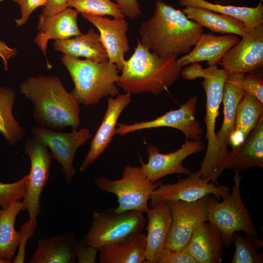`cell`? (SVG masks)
Segmentation results:
<instances>
[{
	"label": "cell",
	"instance_id": "1",
	"mask_svg": "<svg viewBox=\"0 0 263 263\" xmlns=\"http://www.w3.org/2000/svg\"><path fill=\"white\" fill-rule=\"evenodd\" d=\"M203 27L179 9L156 1L152 17L141 23L140 42L163 57L188 54L203 33Z\"/></svg>",
	"mask_w": 263,
	"mask_h": 263
},
{
	"label": "cell",
	"instance_id": "2",
	"mask_svg": "<svg viewBox=\"0 0 263 263\" xmlns=\"http://www.w3.org/2000/svg\"><path fill=\"white\" fill-rule=\"evenodd\" d=\"M19 89L33 104V117L39 126L59 132L68 126L73 131L77 130L80 123V104L67 91L58 76H30Z\"/></svg>",
	"mask_w": 263,
	"mask_h": 263
},
{
	"label": "cell",
	"instance_id": "3",
	"mask_svg": "<svg viewBox=\"0 0 263 263\" xmlns=\"http://www.w3.org/2000/svg\"><path fill=\"white\" fill-rule=\"evenodd\" d=\"M175 56H159L151 52L139 39L131 56L125 60L117 85L125 93H150L159 95L181 75L182 68Z\"/></svg>",
	"mask_w": 263,
	"mask_h": 263
},
{
	"label": "cell",
	"instance_id": "4",
	"mask_svg": "<svg viewBox=\"0 0 263 263\" xmlns=\"http://www.w3.org/2000/svg\"><path fill=\"white\" fill-rule=\"evenodd\" d=\"M60 59L74 83L71 93L80 104H97L104 97L119 94V71L116 64L108 60L97 62L64 55Z\"/></svg>",
	"mask_w": 263,
	"mask_h": 263
},
{
	"label": "cell",
	"instance_id": "5",
	"mask_svg": "<svg viewBox=\"0 0 263 263\" xmlns=\"http://www.w3.org/2000/svg\"><path fill=\"white\" fill-rule=\"evenodd\" d=\"M242 177L235 171L231 192L220 202L214 196H209L207 202V222L220 231L224 244L229 247L234 233L243 231L257 247L263 246L259 234L248 209L244 205L240 191Z\"/></svg>",
	"mask_w": 263,
	"mask_h": 263
},
{
	"label": "cell",
	"instance_id": "6",
	"mask_svg": "<svg viewBox=\"0 0 263 263\" xmlns=\"http://www.w3.org/2000/svg\"><path fill=\"white\" fill-rule=\"evenodd\" d=\"M217 65L205 68L204 80L202 86L207 97L206 138L207 141V151L199 171L201 178L216 183L221 175L217 160V143L215 137V125L219 115V109L222 102L224 84L229 75L225 69H219Z\"/></svg>",
	"mask_w": 263,
	"mask_h": 263
},
{
	"label": "cell",
	"instance_id": "7",
	"mask_svg": "<svg viewBox=\"0 0 263 263\" xmlns=\"http://www.w3.org/2000/svg\"><path fill=\"white\" fill-rule=\"evenodd\" d=\"M94 184L101 191L115 194L118 212L135 210L146 213L149 209L148 201L154 190L162 181L151 182L143 173L141 167L125 166L121 178L111 180L102 176L94 180Z\"/></svg>",
	"mask_w": 263,
	"mask_h": 263
},
{
	"label": "cell",
	"instance_id": "8",
	"mask_svg": "<svg viewBox=\"0 0 263 263\" xmlns=\"http://www.w3.org/2000/svg\"><path fill=\"white\" fill-rule=\"evenodd\" d=\"M143 213L135 210L118 212L115 208L95 211L89 230L82 239L87 244L99 249L142 233L146 223Z\"/></svg>",
	"mask_w": 263,
	"mask_h": 263
},
{
	"label": "cell",
	"instance_id": "9",
	"mask_svg": "<svg viewBox=\"0 0 263 263\" xmlns=\"http://www.w3.org/2000/svg\"><path fill=\"white\" fill-rule=\"evenodd\" d=\"M24 152L30 159L31 168L22 210L28 212L29 220L36 221L41 211L40 197L49 177L52 157L47 147L34 135L25 141Z\"/></svg>",
	"mask_w": 263,
	"mask_h": 263
},
{
	"label": "cell",
	"instance_id": "10",
	"mask_svg": "<svg viewBox=\"0 0 263 263\" xmlns=\"http://www.w3.org/2000/svg\"><path fill=\"white\" fill-rule=\"evenodd\" d=\"M209 196L192 202H167L171 212L172 221L166 248L178 250L186 247L193 233L207 222Z\"/></svg>",
	"mask_w": 263,
	"mask_h": 263
},
{
	"label": "cell",
	"instance_id": "11",
	"mask_svg": "<svg viewBox=\"0 0 263 263\" xmlns=\"http://www.w3.org/2000/svg\"><path fill=\"white\" fill-rule=\"evenodd\" d=\"M31 132L50 149L52 159L61 165L66 181L70 183L76 172L73 165L75 156L77 149L92 138L90 130L84 128L63 132L38 125L32 127Z\"/></svg>",
	"mask_w": 263,
	"mask_h": 263
},
{
	"label": "cell",
	"instance_id": "12",
	"mask_svg": "<svg viewBox=\"0 0 263 263\" xmlns=\"http://www.w3.org/2000/svg\"><path fill=\"white\" fill-rule=\"evenodd\" d=\"M229 192L228 186H217L214 183L202 178L198 170L191 172L185 178L180 179L176 183L160 184L150 196V207L170 201L192 202L210 195L217 199H223Z\"/></svg>",
	"mask_w": 263,
	"mask_h": 263
},
{
	"label": "cell",
	"instance_id": "13",
	"mask_svg": "<svg viewBox=\"0 0 263 263\" xmlns=\"http://www.w3.org/2000/svg\"><path fill=\"white\" fill-rule=\"evenodd\" d=\"M197 95L188 99L180 108L167 112L156 118L132 124L118 123L114 130V134L123 136L138 130L158 128L170 127L181 131L186 139L199 141L202 138L203 130L199 122L195 118Z\"/></svg>",
	"mask_w": 263,
	"mask_h": 263
},
{
	"label": "cell",
	"instance_id": "14",
	"mask_svg": "<svg viewBox=\"0 0 263 263\" xmlns=\"http://www.w3.org/2000/svg\"><path fill=\"white\" fill-rule=\"evenodd\" d=\"M206 146L201 140L192 141L186 139L178 150L169 153H162L153 145L146 149L148 161L145 163L140 158L141 169L146 178L151 182H156L161 178L170 174L180 173L186 175L192 172L182 164L189 156L203 151Z\"/></svg>",
	"mask_w": 263,
	"mask_h": 263
},
{
	"label": "cell",
	"instance_id": "15",
	"mask_svg": "<svg viewBox=\"0 0 263 263\" xmlns=\"http://www.w3.org/2000/svg\"><path fill=\"white\" fill-rule=\"evenodd\" d=\"M219 64L229 72L256 73L263 68V24L248 30L241 40L224 56Z\"/></svg>",
	"mask_w": 263,
	"mask_h": 263
},
{
	"label": "cell",
	"instance_id": "16",
	"mask_svg": "<svg viewBox=\"0 0 263 263\" xmlns=\"http://www.w3.org/2000/svg\"><path fill=\"white\" fill-rule=\"evenodd\" d=\"M244 75L229 72L224 86L222 97L224 120L220 130L215 133L217 160L220 174L223 172L222 166L229 152L227 146L234 130L237 108L244 93L242 85Z\"/></svg>",
	"mask_w": 263,
	"mask_h": 263
},
{
	"label": "cell",
	"instance_id": "17",
	"mask_svg": "<svg viewBox=\"0 0 263 263\" xmlns=\"http://www.w3.org/2000/svg\"><path fill=\"white\" fill-rule=\"evenodd\" d=\"M131 102V94L117 95L107 99V108L102 121L94 136L89 151L85 156L79 167L81 172H85L105 150L111 143L114 134L118 119L125 108Z\"/></svg>",
	"mask_w": 263,
	"mask_h": 263
},
{
	"label": "cell",
	"instance_id": "18",
	"mask_svg": "<svg viewBox=\"0 0 263 263\" xmlns=\"http://www.w3.org/2000/svg\"><path fill=\"white\" fill-rule=\"evenodd\" d=\"M81 15L98 29L108 60L116 64L120 71L125 60V55L130 50L127 36L129 25L127 21L124 18L110 19L86 14Z\"/></svg>",
	"mask_w": 263,
	"mask_h": 263
},
{
	"label": "cell",
	"instance_id": "19",
	"mask_svg": "<svg viewBox=\"0 0 263 263\" xmlns=\"http://www.w3.org/2000/svg\"><path fill=\"white\" fill-rule=\"evenodd\" d=\"M78 12L68 7L61 12L48 16L41 14L38 17V33L34 41L46 59L47 66L51 67L47 56V46L50 39H66L81 35L78 24Z\"/></svg>",
	"mask_w": 263,
	"mask_h": 263
},
{
	"label": "cell",
	"instance_id": "20",
	"mask_svg": "<svg viewBox=\"0 0 263 263\" xmlns=\"http://www.w3.org/2000/svg\"><path fill=\"white\" fill-rule=\"evenodd\" d=\"M147 216L146 263H157L165 248L170 230L172 216L166 202L150 207Z\"/></svg>",
	"mask_w": 263,
	"mask_h": 263
},
{
	"label": "cell",
	"instance_id": "21",
	"mask_svg": "<svg viewBox=\"0 0 263 263\" xmlns=\"http://www.w3.org/2000/svg\"><path fill=\"white\" fill-rule=\"evenodd\" d=\"M254 166L263 168V116L244 141L229 150L222 170L234 169L239 172Z\"/></svg>",
	"mask_w": 263,
	"mask_h": 263
},
{
	"label": "cell",
	"instance_id": "22",
	"mask_svg": "<svg viewBox=\"0 0 263 263\" xmlns=\"http://www.w3.org/2000/svg\"><path fill=\"white\" fill-rule=\"evenodd\" d=\"M239 40L238 36L234 34L216 36L203 33L193 50L177 59L176 64L182 68L191 63L206 61L209 66L218 65L225 55Z\"/></svg>",
	"mask_w": 263,
	"mask_h": 263
},
{
	"label": "cell",
	"instance_id": "23",
	"mask_svg": "<svg viewBox=\"0 0 263 263\" xmlns=\"http://www.w3.org/2000/svg\"><path fill=\"white\" fill-rule=\"evenodd\" d=\"M224 244L218 229L206 222L193 233L186 248L197 263H220Z\"/></svg>",
	"mask_w": 263,
	"mask_h": 263
},
{
	"label": "cell",
	"instance_id": "24",
	"mask_svg": "<svg viewBox=\"0 0 263 263\" xmlns=\"http://www.w3.org/2000/svg\"><path fill=\"white\" fill-rule=\"evenodd\" d=\"M77 240L72 232L55 235L39 241L30 263H73L75 261Z\"/></svg>",
	"mask_w": 263,
	"mask_h": 263
},
{
	"label": "cell",
	"instance_id": "25",
	"mask_svg": "<svg viewBox=\"0 0 263 263\" xmlns=\"http://www.w3.org/2000/svg\"><path fill=\"white\" fill-rule=\"evenodd\" d=\"M53 46L56 51L74 58L84 57L97 62L108 60L100 35L92 28L84 34L82 33L66 39L55 40Z\"/></svg>",
	"mask_w": 263,
	"mask_h": 263
},
{
	"label": "cell",
	"instance_id": "26",
	"mask_svg": "<svg viewBox=\"0 0 263 263\" xmlns=\"http://www.w3.org/2000/svg\"><path fill=\"white\" fill-rule=\"evenodd\" d=\"M146 234L138 233L98 249L100 263H145Z\"/></svg>",
	"mask_w": 263,
	"mask_h": 263
},
{
	"label": "cell",
	"instance_id": "27",
	"mask_svg": "<svg viewBox=\"0 0 263 263\" xmlns=\"http://www.w3.org/2000/svg\"><path fill=\"white\" fill-rule=\"evenodd\" d=\"M263 116V103L244 92L236 112L235 127L229 145L235 148L241 145Z\"/></svg>",
	"mask_w": 263,
	"mask_h": 263
},
{
	"label": "cell",
	"instance_id": "28",
	"mask_svg": "<svg viewBox=\"0 0 263 263\" xmlns=\"http://www.w3.org/2000/svg\"><path fill=\"white\" fill-rule=\"evenodd\" d=\"M182 11L188 19L213 32L234 34L243 37L248 31L239 19L207 9L188 6L183 9Z\"/></svg>",
	"mask_w": 263,
	"mask_h": 263
},
{
	"label": "cell",
	"instance_id": "29",
	"mask_svg": "<svg viewBox=\"0 0 263 263\" xmlns=\"http://www.w3.org/2000/svg\"><path fill=\"white\" fill-rule=\"evenodd\" d=\"M262 1L260 0L256 7H247L214 3L206 0H179V4L183 6L203 8L235 18L243 22L247 30L263 24Z\"/></svg>",
	"mask_w": 263,
	"mask_h": 263
},
{
	"label": "cell",
	"instance_id": "30",
	"mask_svg": "<svg viewBox=\"0 0 263 263\" xmlns=\"http://www.w3.org/2000/svg\"><path fill=\"white\" fill-rule=\"evenodd\" d=\"M22 208V202L19 200L0 209V259L9 263L12 262L20 242V233L15 224Z\"/></svg>",
	"mask_w": 263,
	"mask_h": 263
},
{
	"label": "cell",
	"instance_id": "31",
	"mask_svg": "<svg viewBox=\"0 0 263 263\" xmlns=\"http://www.w3.org/2000/svg\"><path fill=\"white\" fill-rule=\"evenodd\" d=\"M16 98L15 90L9 87H0V132L11 145L22 140L26 134L25 129L13 114Z\"/></svg>",
	"mask_w": 263,
	"mask_h": 263
},
{
	"label": "cell",
	"instance_id": "32",
	"mask_svg": "<svg viewBox=\"0 0 263 263\" xmlns=\"http://www.w3.org/2000/svg\"><path fill=\"white\" fill-rule=\"evenodd\" d=\"M67 4L68 7L74 8L81 14L125 18L118 4L111 0H68Z\"/></svg>",
	"mask_w": 263,
	"mask_h": 263
},
{
	"label": "cell",
	"instance_id": "33",
	"mask_svg": "<svg viewBox=\"0 0 263 263\" xmlns=\"http://www.w3.org/2000/svg\"><path fill=\"white\" fill-rule=\"evenodd\" d=\"M232 242L235 245V251L231 261L232 263H262L263 253H258L255 249L257 247L246 236L243 237L237 232L233 234Z\"/></svg>",
	"mask_w": 263,
	"mask_h": 263
},
{
	"label": "cell",
	"instance_id": "34",
	"mask_svg": "<svg viewBox=\"0 0 263 263\" xmlns=\"http://www.w3.org/2000/svg\"><path fill=\"white\" fill-rule=\"evenodd\" d=\"M28 175L19 180L11 183L0 182V206L5 208L12 203L23 198L26 191Z\"/></svg>",
	"mask_w": 263,
	"mask_h": 263
},
{
	"label": "cell",
	"instance_id": "35",
	"mask_svg": "<svg viewBox=\"0 0 263 263\" xmlns=\"http://www.w3.org/2000/svg\"><path fill=\"white\" fill-rule=\"evenodd\" d=\"M243 90L263 103V79L262 71L256 73L245 74L243 78Z\"/></svg>",
	"mask_w": 263,
	"mask_h": 263
},
{
	"label": "cell",
	"instance_id": "36",
	"mask_svg": "<svg viewBox=\"0 0 263 263\" xmlns=\"http://www.w3.org/2000/svg\"><path fill=\"white\" fill-rule=\"evenodd\" d=\"M37 226V221L28 220L20 227V242L18 246L17 256L14 257L12 262L22 263L24 262L25 256V245L29 239L34 233Z\"/></svg>",
	"mask_w": 263,
	"mask_h": 263
},
{
	"label": "cell",
	"instance_id": "37",
	"mask_svg": "<svg viewBox=\"0 0 263 263\" xmlns=\"http://www.w3.org/2000/svg\"><path fill=\"white\" fill-rule=\"evenodd\" d=\"M19 6L21 17L15 20L16 26H23L27 22L32 13L38 7L44 6L47 0H12Z\"/></svg>",
	"mask_w": 263,
	"mask_h": 263
},
{
	"label": "cell",
	"instance_id": "38",
	"mask_svg": "<svg viewBox=\"0 0 263 263\" xmlns=\"http://www.w3.org/2000/svg\"><path fill=\"white\" fill-rule=\"evenodd\" d=\"M157 263H197L186 247L174 250L166 248Z\"/></svg>",
	"mask_w": 263,
	"mask_h": 263
},
{
	"label": "cell",
	"instance_id": "39",
	"mask_svg": "<svg viewBox=\"0 0 263 263\" xmlns=\"http://www.w3.org/2000/svg\"><path fill=\"white\" fill-rule=\"evenodd\" d=\"M98 249L87 244L82 239L77 241L75 253L78 263H95L96 262Z\"/></svg>",
	"mask_w": 263,
	"mask_h": 263
},
{
	"label": "cell",
	"instance_id": "40",
	"mask_svg": "<svg viewBox=\"0 0 263 263\" xmlns=\"http://www.w3.org/2000/svg\"><path fill=\"white\" fill-rule=\"evenodd\" d=\"M124 15L131 19L139 18L142 13L137 0H115Z\"/></svg>",
	"mask_w": 263,
	"mask_h": 263
},
{
	"label": "cell",
	"instance_id": "41",
	"mask_svg": "<svg viewBox=\"0 0 263 263\" xmlns=\"http://www.w3.org/2000/svg\"><path fill=\"white\" fill-rule=\"evenodd\" d=\"M181 71V75L185 79L193 80L197 78H204L205 75V69L197 62L189 63Z\"/></svg>",
	"mask_w": 263,
	"mask_h": 263
},
{
	"label": "cell",
	"instance_id": "42",
	"mask_svg": "<svg viewBox=\"0 0 263 263\" xmlns=\"http://www.w3.org/2000/svg\"><path fill=\"white\" fill-rule=\"evenodd\" d=\"M68 0H47L42 10L41 14L45 16H51L61 12L67 7Z\"/></svg>",
	"mask_w": 263,
	"mask_h": 263
},
{
	"label": "cell",
	"instance_id": "43",
	"mask_svg": "<svg viewBox=\"0 0 263 263\" xmlns=\"http://www.w3.org/2000/svg\"><path fill=\"white\" fill-rule=\"evenodd\" d=\"M18 52L16 48L9 47L7 44L0 40V57L2 59L5 71L9 69L8 62L11 58H14Z\"/></svg>",
	"mask_w": 263,
	"mask_h": 263
},
{
	"label": "cell",
	"instance_id": "44",
	"mask_svg": "<svg viewBox=\"0 0 263 263\" xmlns=\"http://www.w3.org/2000/svg\"><path fill=\"white\" fill-rule=\"evenodd\" d=\"M250 0H214V2L221 4L230 5L233 2H246Z\"/></svg>",
	"mask_w": 263,
	"mask_h": 263
},
{
	"label": "cell",
	"instance_id": "45",
	"mask_svg": "<svg viewBox=\"0 0 263 263\" xmlns=\"http://www.w3.org/2000/svg\"><path fill=\"white\" fill-rule=\"evenodd\" d=\"M0 263H9L7 261L0 259Z\"/></svg>",
	"mask_w": 263,
	"mask_h": 263
}]
</instances>
